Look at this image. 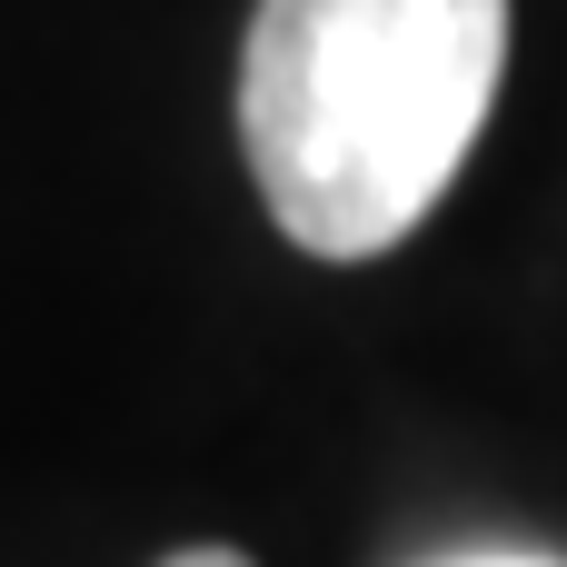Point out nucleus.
<instances>
[{"instance_id":"1","label":"nucleus","mask_w":567,"mask_h":567,"mask_svg":"<svg viewBox=\"0 0 567 567\" xmlns=\"http://www.w3.org/2000/svg\"><path fill=\"white\" fill-rule=\"evenodd\" d=\"M508 80V0H259L239 150L309 259L399 249L468 169Z\"/></svg>"},{"instance_id":"2","label":"nucleus","mask_w":567,"mask_h":567,"mask_svg":"<svg viewBox=\"0 0 567 567\" xmlns=\"http://www.w3.org/2000/svg\"><path fill=\"white\" fill-rule=\"evenodd\" d=\"M449 567H567V558H528V548H478V558H449Z\"/></svg>"},{"instance_id":"3","label":"nucleus","mask_w":567,"mask_h":567,"mask_svg":"<svg viewBox=\"0 0 567 567\" xmlns=\"http://www.w3.org/2000/svg\"><path fill=\"white\" fill-rule=\"evenodd\" d=\"M159 567H249V558H239V548H169Z\"/></svg>"}]
</instances>
